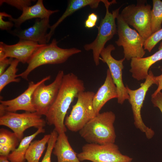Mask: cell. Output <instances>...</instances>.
Listing matches in <instances>:
<instances>
[{
  "instance_id": "9",
  "label": "cell",
  "mask_w": 162,
  "mask_h": 162,
  "mask_svg": "<svg viewBox=\"0 0 162 162\" xmlns=\"http://www.w3.org/2000/svg\"><path fill=\"white\" fill-rule=\"evenodd\" d=\"M81 161L92 162H131L133 158L123 154L115 143L100 145L88 143L84 145L82 151L77 154Z\"/></svg>"
},
{
  "instance_id": "11",
  "label": "cell",
  "mask_w": 162,
  "mask_h": 162,
  "mask_svg": "<svg viewBox=\"0 0 162 162\" xmlns=\"http://www.w3.org/2000/svg\"><path fill=\"white\" fill-rule=\"evenodd\" d=\"M64 74L63 70L59 71L52 82L46 85L43 82L34 90L32 103L36 112L40 115L45 116L54 102Z\"/></svg>"
},
{
  "instance_id": "24",
  "label": "cell",
  "mask_w": 162,
  "mask_h": 162,
  "mask_svg": "<svg viewBox=\"0 0 162 162\" xmlns=\"http://www.w3.org/2000/svg\"><path fill=\"white\" fill-rule=\"evenodd\" d=\"M153 8L151 10V30L152 34L162 28V1L153 0Z\"/></svg>"
},
{
  "instance_id": "12",
  "label": "cell",
  "mask_w": 162,
  "mask_h": 162,
  "mask_svg": "<svg viewBox=\"0 0 162 162\" xmlns=\"http://www.w3.org/2000/svg\"><path fill=\"white\" fill-rule=\"evenodd\" d=\"M115 48L112 44L104 47L100 54V60L107 65L111 76L115 84L117 91L118 103L122 104L126 100L129 99L126 86L124 84L122 80V70L124 68L123 62L124 58L119 60L113 58L111 54V52Z\"/></svg>"
},
{
  "instance_id": "22",
  "label": "cell",
  "mask_w": 162,
  "mask_h": 162,
  "mask_svg": "<svg viewBox=\"0 0 162 162\" xmlns=\"http://www.w3.org/2000/svg\"><path fill=\"white\" fill-rule=\"evenodd\" d=\"M50 137V134L45 135L41 140L32 142L26 153L27 162H39Z\"/></svg>"
},
{
  "instance_id": "19",
  "label": "cell",
  "mask_w": 162,
  "mask_h": 162,
  "mask_svg": "<svg viewBox=\"0 0 162 162\" xmlns=\"http://www.w3.org/2000/svg\"><path fill=\"white\" fill-rule=\"evenodd\" d=\"M57 162H81L68 141L65 132L58 134L53 151Z\"/></svg>"
},
{
  "instance_id": "4",
  "label": "cell",
  "mask_w": 162,
  "mask_h": 162,
  "mask_svg": "<svg viewBox=\"0 0 162 162\" xmlns=\"http://www.w3.org/2000/svg\"><path fill=\"white\" fill-rule=\"evenodd\" d=\"M102 2L105 5L106 13L105 16L102 19L99 26L97 27L98 32L97 36L92 42L86 44L84 46L86 50H92L93 60L96 66L100 64V54L105 47L106 44L115 34H117L115 20L119 14V10L121 7L110 12L109 10V6L116 3V1L109 2L107 0H102Z\"/></svg>"
},
{
  "instance_id": "8",
  "label": "cell",
  "mask_w": 162,
  "mask_h": 162,
  "mask_svg": "<svg viewBox=\"0 0 162 162\" xmlns=\"http://www.w3.org/2000/svg\"><path fill=\"white\" fill-rule=\"evenodd\" d=\"M154 84L157 85L155 76L150 70L145 82L141 83L140 87L135 90L130 89L126 86L129 96L128 100L130 104L133 113L134 123L136 127L144 133L146 138L151 139L154 134V131L147 127L144 123L141 116V110L147 91Z\"/></svg>"
},
{
  "instance_id": "29",
  "label": "cell",
  "mask_w": 162,
  "mask_h": 162,
  "mask_svg": "<svg viewBox=\"0 0 162 162\" xmlns=\"http://www.w3.org/2000/svg\"><path fill=\"white\" fill-rule=\"evenodd\" d=\"M4 17L9 18L12 16L4 12H0V28L2 30H7V31L10 30L12 27L14 26V24L10 21H4L3 20Z\"/></svg>"
},
{
  "instance_id": "17",
  "label": "cell",
  "mask_w": 162,
  "mask_h": 162,
  "mask_svg": "<svg viewBox=\"0 0 162 162\" xmlns=\"http://www.w3.org/2000/svg\"><path fill=\"white\" fill-rule=\"evenodd\" d=\"M118 94L116 86L114 83L109 69L103 84L99 88L94 96L93 105L96 115L104 105L109 100L117 98Z\"/></svg>"
},
{
  "instance_id": "25",
  "label": "cell",
  "mask_w": 162,
  "mask_h": 162,
  "mask_svg": "<svg viewBox=\"0 0 162 162\" xmlns=\"http://www.w3.org/2000/svg\"><path fill=\"white\" fill-rule=\"evenodd\" d=\"M162 40V28L152 34L145 40L143 47L145 50L150 52L157 44Z\"/></svg>"
},
{
  "instance_id": "33",
  "label": "cell",
  "mask_w": 162,
  "mask_h": 162,
  "mask_svg": "<svg viewBox=\"0 0 162 162\" xmlns=\"http://www.w3.org/2000/svg\"><path fill=\"white\" fill-rule=\"evenodd\" d=\"M13 59L12 58H7L0 60V75L5 71L6 68L10 65Z\"/></svg>"
},
{
  "instance_id": "1",
  "label": "cell",
  "mask_w": 162,
  "mask_h": 162,
  "mask_svg": "<svg viewBox=\"0 0 162 162\" xmlns=\"http://www.w3.org/2000/svg\"><path fill=\"white\" fill-rule=\"evenodd\" d=\"M85 90L83 81L74 74L64 75L56 98L45 116L46 122L54 126L58 134L67 131L64 120L67 111L74 98Z\"/></svg>"
},
{
  "instance_id": "14",
  "label": "cell",
  "mask_w": 162,
  "mask_h": 162,
  "mask_svg": "<svg viewBox=\"0 0 162 162\" xmlns=\"http://www.w3.org/2000/svg\"><path fill=\"white\" fill-rule=\"evenodd\" d=\"M43 45L30 40H19L16 44L8 45L0 42V60L7 58H15L20 62L27 63L34 52Z\"/></svg>"
},
{
  "instance_id": "27",
  "label": "cell",
  "mask_w": 162,
  "mask_h": 162,
  "mask_svg": "<svg viewBox=\"0 0 162 162\" xmlns=\"http://www.w3.org/2000/svg\"><path fill=\"white\" fill-rule=\"evenodd\" d=\"M19 140L14 132L4 128L0 130V145L19 142Z\"/></svg>"
},
{
  "instance_id": "6",
  "label": "cell",
  "mask_w": 162,
  "mask_h": 162,
  "mask_svg": "<svg viewBox=\"0 0 162 162\" xmlns=\"http://www.w3.org/2000/svg\"><path fill=\"white\" fill-rule=\"evenodd\" d=\"M116 19L118 38L115 43L118 46L123 47L124 58L129 60L133 58L143 57L146 52L143 47L145 40L129 26L120 14Z\"/></svg>"
},
{
  "instance_id": "28",
  "label": "cell",
  "mask_w": 162,
  "mask_h": 162,
  "mask_svg": "<svg viewBox=\"0 0 162 162\" xmlns=\"http://www.w3.org/2000/svg\"><path fill=\"white\" fill-rule=\"evenodd\" d=\"M33 1L31 0H1L0 5L1 6L3 3H6L22 11L25 8L30 6Z\"/></svg>"
},
{
  "instance_id": "15",
  "label": "cell",
  "mask_w": 162,
  "mask_h": 162,
  "mask_svg": "<svg viewBox=\"0 0 162 162\" xmlns=\"http://www.w3.org/2000/svg\"><path fill=\"white\" fill-rule=\"evenodd\" d=\"M49 18L36 19L34 24L26 29L16 28L8 32L18 37L20 40L32 41L40 45L46 44L47 31L50 28Z\"/></svg>"
},
{
  "instance_id": "7",
  "label": "cell",
  "mask_w": 162,
  "mask_h": 162,
  "mask_svg": "<svg viewBox=\"0 0 162 162\" xmlns=\"http://www.w3.org/2000/svg\"><path fill=\"white\" fill-rule=\"evenodd\" d=\"M136 5L125 7L120 14L124 21L134 28L146 40L152 34L151 7L146 0H137Z\"/></svg>"
},
{
  "instance_id": "13",
  "label": "cell",
  "mask_w": 162,
  "mask_h": 162,
  "mask_svg": "<svg viewBox=\"0 0 162 162\" xmlns=\"http://www.w3.org/2000/svg\"><path fill=\"white\" fill-rule=\"evenodd\" d=\"M50 76H47L35 83L30 81L28 83L27 88L17 97L10 100H1L0 116L6 112H15L20 110L30 112H36L32 103L33 92L40 84L50 80Z\"/></svg>"
},
{
  "instance_id": "10",
  "label": "cell",
  "mask_w": 162,
  "mask_h": 162,
  "mask_svg": "<svg viewBox=\"0 0 162 162\" xmlns=\"http://www.w3.org/2000/svg\"><path fill=\"white\" fill-rule=\"evenodd\" d=\"M46 123L41 116L36 112L22 113L6 112L0 117V125L10 128L19 141L23 138L24 132L27 129L32 127L38 129L43 128Z\"/></svg>"
},
{
  "instance_id": "23",
  "label": "cell",
  "mask_w": 162,
  "mask_h": 162,
  "mask_svg": "<svg viewBox=\"0 0 162 162\" xmlns=\"http://www.w3.org/2000/svg\"><path fill=\"white\" fill-rule=\"evenodd\" d=\"M19 61L14 59L10 65L5 71L0 75V92L4 87L11 82H19L20 79L17 78L16 74L18 69L17 67Z\"/></svg>"
},
{
  "instance_id": "3",
  "label": "cell",
  "mask_w": 162,
  "mask_h": 162,
  "mask_svg": "<svg viewBox=\"0 0 162 162\" xmlns=\"http://www.w3.org/2000/svg\"><path fill=\"white\" fill-rule=\"evenodd\" d=\"M57 43L56 39H53L50 44L43 45L38 49L27 63L28 65L26 69L17 75V77H21L28 80L29 74L38 67L46 64L63 63L72 55L81 52V50L75 48H61L58 46Z\"/></svg>"
},
{
  "instance_id": "5",
  "label": "cell",
  "mask_w": 162,
  "mask_h": 162,
  "mask_svg": "<svg viewBox=\"0 0 162 162\" xmlns=\"http://www.w3.org/2000/svg\"><path fill=\"white\" fill-rule=\"evenodd\" d=\"M95 93L92 91H84L78 94L76 103L65 119L64 124L69 130L79 131L97 115L92 102Z\"/></svg>"
},
{
  "instance_id": "35",
  "label": "cell",
  "mask_w": 162,
  "mask_h": 162,
  "mask_svg": "<svg viewBox=\"0 0 162 162\" xmlns=\"http://www.w3.org/2000/svg\"><path fill=\"white\" fill-rule=\"evenodd\" d=\"M0 162H10L9 161L7 157L0 156Z\"/></svg>"
},
{
  "instance_id": "2",
  "label": "cell",
  "mask_w": 162,
  "mask_h": 162,
  "mask_svg": "<svg viewBox=\"0 0 162 162\" xmlns=\"http://www.w3.org/2000/svg\"><path fill=\"white\" fill-rule=\"evenodd\" d=\"M115 119V115L112 111L99 113L79 131L80 134L88 143H114L116 137L114 126Z\"/></svg>"
},
{
  "instance_id": "31",
  "label": "cell",
  "mask_w": 162,
  "mask_h": 162,
  "mask_svg": "<svg viewBox=\"0 0 162 162\" xmlns=\"http://www.w3.org/2000/svg\"><path fill=\"white\" fill-rule=\"evenodd\" d=\"M98 19V16L96 14L92 13L89 14L85 22V27L88 28H93L96 25Z\"/></svg>"
},
{
  "instance_id": "30",
  "label": "cell",
  "mask_w": 162,
  "mask_h": 162,
  "mask_svg": "<svg viewBox=\"0 0 162 162\" xmlns=\"http://www.w3.org/2000/svg\"><path fill=\"white\" fill-rule=\"evenodd\" d=\"M19 145V142L0 145V155L8 157L10 151H14Z\"/></svg>"
},
{
  "instance_id": "18",
  "label": "cell",
  "mask_w": 162,
  "mask_h": 162,
  "mask_svg": "<svg viewBox=\"0 0 162 162\" xmlns=\"http://www.w3.org/2000/svg\"><path fill=\"white\" fill-rule=\"evenodd\" d=\"M58 10L47 9L44 6L42 0H38L36 3L32 6L25 8L21 15L17 18L12 17L8 18L9 21L13 22L16 28H20L21 24L26 21L37 18L43 19L49 18L52 14L59 11Z\"/></svg>"
},
{
  "instance_id": "32",
  "label": "cell",
  "mask_w": 162,
  "mask_h": 162,
  "mask_svg": "<svg viewBox=\"0 0 162 162\" xmlns=\"http://www.w3.org/2000/svg\"><path fill=\"white\" fill-rule=\"evenodd\" d=\"M151 101L155 107H158L162 114V92H160L151 96Z\"/></svg>"
},
{
  "instance_id": "16",
  "label": "cell",
  "mask_w": 162,
  "mask_h": 162,
  "mask_svg": "<svg viewBox=\"0 0 162 162\" xmlns=\"http://www.w3.org/2000/svg\"><path fill=\"white\" fill-rule=\"evenodd\" d=\"M158 50L152 55L146 57L131 58L130 72L132 76L137 81L145 80L148 75L150 67L157 62L162 60V41Z\"/></svg>"
},
{
  "instance_id": "34",
  "label": "cell",
  "mask_w": 162,
  "mask_h": 162,
  "mask_svg": "<svg viewBox=\"0 0 162 162\" xmlns=\"http://www.w3.org/2000/svg\"><path fill=\"white\" fill-rule=\"evenodd\" d=\"M161 70L162 72V68L161 69ZM155 78L157 82L158 88L152 94L151 96L155 95L162 90V73L159 76H155Z\"/></svg>"
},
{
  "instance_id": "26",
  "label": "cell",
  "mask_w": 162,
  "mask_h": 162,
  "mask_svg": "<svg viewBox=\"0 0 162 162\" xmlns=\"http://www.w3.org/2000/svg\"><path fill=\"white\" fill-rule=\"evenodd\" d=\"M58 134V133L55 129L51 133L50 137L47 143L46 151L41 162H51V155Z\"/></svg>"
},
{
  "instance_id": "20",
  "label": "cell",
  "mask_w": 162,
  "mask_h": 162,
  "mask_svg": "<svg viewBox=\"0 0 162 162\" xmlns=\"http://www.w3.org/2000/svg\"><path fill=\"white\" fill-rule=\"evenodd\" d=\"M102 0H70L68 2V6L64 12L57 21L50 28V31L46 36L48 43L54 34V31L60 23L66 18L79 9L89 6L92 9L97 8Z\"/></svg>"
},
{
  "instance_id": "21",
  "label": "cell",
  "mask_w": 162,
  "mask_h": 162,
  "mask_svg": "<svg viewBox=\"0 0 162 162\" xmlns=\"http://www.w3.org/2000/svg\"><path fill=\"white\" fill-rule=\"evenodd\" d=\"M45 132V129L41 128L32 135L24 137L18 148L8 155L7 157L9 160L10 162H25V156L32 141L38 134Z\"/></svg>"
}]
</instances>
